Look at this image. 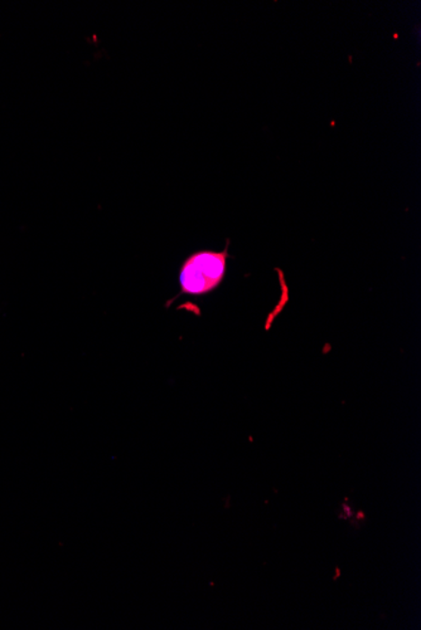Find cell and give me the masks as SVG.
Returning a JSON list of instances; mask_svg holds the SVG:
<instances>
[{
	"mask_svg": "<svg viewBox=\"0 0 421 630\" xmlns=\"http://www.w3.org/2000/svg\"><path fill=\"white\" fill-rule=\"evenodd\" d=\"M228 257V243L221 252L198 251L192 253L179 271L182 294L202 296L215 291L225 279Z\"/></svg>",
	"mask_w": 421,
	"mask_h": 630,
	"instance_id": "obj_1",
	"label": "cell"
},
{
	"mask_svg": "<svg viewBox=\"0 0 421 630\" xmlns=\"http://www.w3.org/2000/svg\"><path fill=\"white\" fill-rule=\"evenodd\" d=\"M340 510H342L343 515H345L346 520H352V518L355 517L354 507H352V506H349L348 504H346V502L345 504H342V506H340Z\"/></svg>",
	"mask_w": 421,
	"mask_h": 630,
	"instance_id": "obj_2",
	"label": "cell"
},
{
	"mask_svg": "<svg viewBox=\"0 0 421 630\" xmlns=\"http://www.w3.org/2000/svg\"><path fill=\"white\" fill-rule=\"evenodd\" d=\"M355 520L365 521L366 520V514L364 511L355 512Z\"/></svg>",
	"mask_w": 421,
	"mask_h": 630,
	"instance_id": "obj_3",
	"label": "cell"
},
{
	"mask_svg": "<svg viewBox=\"0 0 421 630\" xmlns=\"http://www.w3.org/2000/svg\"><path fill=\"white\" fill-rule=\"evenodd\" d=\"M340 575H342V571H340L339 567H336V574H334L333 580H339Z\"/></svg>",
	"mask_w": 421,
	"mask_h": 630,
	"instance_id": "obj_4",
	"label": "cell"
}]
</instances>
